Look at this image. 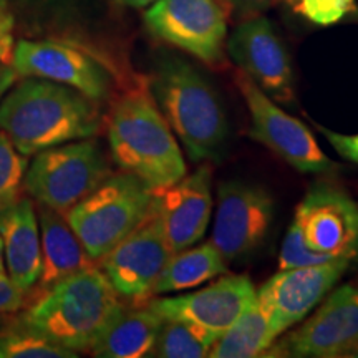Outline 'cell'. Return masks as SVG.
Instances as JSON below:
<instances>
[{
    "instance_id": "obj_1",
    "label": "cell",
    "mask_w": 358,
    "mask_h": 358,
    "mask_svg": "<svg viewBox=\"0 0 358 358\" xmlns=\"http://www.w3.org/2000/svg\"><path fill=\"white\" fill-rule=\"evenodd\" d=\"M0 129L24 156L64 143L95 136L100 115L75 88L43 78H29L3 95Z\"/></svg>"
},
{
    "instance_id": "obj_2",
    "label": "cell",
    "mask_w": 358,
    "mask_h": 358,
    "mask_svg": "<svg viewBox=\"0 0 358 358\" xmlns=\"http://www.w3.org/2000/svg\"><path fill=\"white\" fill-rule=\"evenodd\" d=\"M42 292L22 315L20 325L75 353L90 350L123 308L108 277L95 266Z\"/></svg>"
},
{
    "instance_id": "obj_3",
    "label": "cell",
    "mask_w": 358,
    "mask_h": 358,
    "mask_svg": "<svg viewBox=\"0 0 358 358\" xmlns=\"http://www.w3.org/2000/svg\"><path fill=\"white\" fill-rule=\"evenodd\" d=\"M153 96L169 128L196 163L222 155L229 124L211 83L176 55L163 57L155 71Z\"/></svg>"
},
{
    "instance_id": "obj_4",
    "label": "cell",
    "mask_w": 358,
    "mask_h": 358,
    "mask_svg": "<svg viewBox=\"0 0 358 358\" xmlns=\"http://www.w3.org/2000/svg\"><path fill=\"white\" fill-rule=\"evenodd\" d=\"M111 156L122 171L161 191L186 176V161L151 96L131 92L116 101L108 123Z\"/></svg>"
},
{
    "instance_id": "obj_5",
    "label": "cell",
    "mask_w": 358,
    "mask_h": 358,
    "mask_svg": "<svg viewBox=\"0 0 358 358\" xmlns=\"http://www.w3.org/2000/svg\"><path fill=\"white\" fill-rule=\"evenodd\" d=\"M156 191L129 173L110 174L64 213L93 261H101L155 213Z\"/></svg>"
},
{
    "instance_id": "obj_6",
    "label": "cell",
    "mask_w": 358,
    "mask_h": 358,
    "mask_svg": "<svg viewBox=\"0 0 358 358\" xmlns=\"http://www.w3.org/2000/svg\"><path fill=\"white\" fill-rule=\"evenodd\" d=\"M111 174L95 141H69L37 153L24 178L25 189L58 213L87 198Z\"/></svg>"
},
{
    "instance_id": "obj_7",
    "label": "cell",
    "mask_w": 358,
    "mask_h": 358,
    "mask_svg": "<svg viewBox=\"0 0 358 358\" xmlns=\"http://www.w3.org/2000/svg\"><path fill=\"white\" fill-rule=\"evenodd\" d=\"M236 85L250 115V136L301 173L322 174L337 164L327 156L306 124L285 113L271 96L239 70Z\"/></svg>"
},
{
    "instance_id": "obj_8",
    "label": "cell",
    "mask_w": 358,
    "mask_h": 358,
    "mask_svg": "<svg viewBox=\"0 0 358 358\" xmlns=\"http://www.w3.org/2000/svg\"><path fill=\"white\" fill-rule=\"evenodd\" d=\"M274 221V199L262 186L244 181L222 182L211 244L224 261L237 262L261 248Z\"/></svg>"
},
{
    "instance_id": "obj_9",
    "label": "cell",
    "mask_w": 358,
    "mask_h": 358,
    "mask_svg": "<svg viewBox=\"0 0 358 358\" xmlns=\"http://www.w3.org/2000/svg\"><path fill=\"white\" fill-rule=\"evenodd\" d=\"M150 32L204 64L224 58L226 13L217 0H156L145 13Z\"/></svg>"
},
{
    "instance_id": "obj_10",
    "label": "cell",
    "mask_w": 358,
    "mask_h": 358,
    "mask_svg": "<svg viewBox=\"0 0 358 358\" xmlns=\"http://www.w3.org/2000/svg\"><path fill=\"white\" fill-rule=\"evenodd\" d=\"M358 348V282L334 290L310 319L279 345L274 355L334 358Z\"/></svg>"
},
{
    "instance_id": "obj_11",
    "label": "cell",
    "mask_w": 358,
    "mask_h": 358,
    "mask_svg": "<svg viewBox=\"0 0 358 358\" xmlns=\"http://www.w3.org/2000/svg\"><path fill=\"white\" fill-rule=\"evenodd\" d=\"M294 224L313 252L358 259V206L337 187L319 185L308 189L295 209Z\"/></svg>"
},
{
    "instance_id": "obj_12",
    "label": "cell",
    "mask_w": 358,
    "mask_h": 358,
    "mask_svg": "<svg viewBox=\"0 0 358 358\" xmlns=\"http://www.w3.org/2000/svg\"><path fill=\"white\" fill-rule=\"evenodd\" d=\"M173 256L155 213L101 259V268L120 297L140 303L153 295Z\"/></svg>"
},
{
    "instance_id": "obj_13",
    "label": "cell",
    "mask_w": 358,
    "mask_h": 358,
    "mask_svg": "<svg viewBox=\"0 0 358 358\" xmlns=\"http://www.w3.org/2000/svg\"><path fill=\"white\" fill-rule=\"evenodd\" d=\"M355 259L338 257L325 264L282 268L257 290V297L271 313L277 337L297 325L334 289Z\"/></svg>"
},
{
    "instance_id": "obj_14",
    "label": "cell",
    "mask_w": 358,
    "mask_h": 358,
    "mask_svg": "<svg viewBox=\"0 0 358 358\" xmlns=\"http://www.w3.org/2000/svg\"><path fill=\"white\" fill-rule=\"evenodd\" d=\"M227 50L234 64L266 95L284 105H294V77L289 53L264 17L245 19L232 32Z\"/></svg>"
},
{
    "instance_id": "obj_15",
    "label": "cell",
    "mask_w": 358,
    "mask_h": 358,
    "mask_svg": "<svg viewBox=\"0 0 358 358\" xmlns=\"http://www.w3.org/2000/svg\"><path fill=\"white\" fill-rule=\"evenodd\" d=\"M12 66L17 75L66 85L93 101H100L110 93L108 71L88 53L66 43L20 40L13 50Z\"/></svg>"
},
{
    "instance_id": "obj_16",
    "label": "cell",
    "mask_w": 358,
    "mask_h": 358,
    "mask_svg": "<svg viewBox=\"0 0 358 358\" xmlns=\"http://www.w3.org/2000/svg\"><path fill=\"white\" fill-rule=\"evenodd\" d=\"M256 295L248 275H224L198 292L155 299L148 306L163 320L186 322L221 335L256 301Z\"/></svg>"
},
{
    "instance_id": "obj_17",
    "label": "cell",
    "mask_w": 358,
    "mask_h": 358,
    "mask_svg": "<svg viewBox=\"0 0 358 358\" xmlns=\"http://www.w3.org/2000/svg\"><path fill=\"white\" fill-rule=\"evenodd\" d=\"M213 204V173L206 164L174 185L156 191L155 216L173 254L203 239Z\"/></svg>"
},
{
    "instance_id": "obj_18",
    "label": "cell",
    "mask_w": 358,
    "mask_h": 358,
    "mask_svg": "<svg viewBox=\"0 0 358 358\" xmlns=\"http://www.w3.org/2000/svg\"><path fill=\"white\" fill-rule=\"evenodd\" d=\"M0 239L7 275L24 292L34 289L42 274V241L32 201L19 199L0 213Z\"/></svg>"
},
{
    "instance_id": "obj_19",
    "label": "cell",
    "mask_w": 358,
    "mask_h": 358,
    "mask_svg": "<svg viewBox=\"0 0 358 358\" xmlns=\"http://www.w3.org/2000/svg\"><path fill=\"white\" fill-rule=\"evenodd\" d=\"M40 241H42V274L38 284L45 290L71 274L93 267V261L82 241L62 213L40 206Z\"/></svg>"
},
{
    "instance_id": "obj_20",
    "label": "cell",
    "mask_w": 358,
    "mask_h": 358,
    "mask_svg": "<svg viewBox=\"0 0 358 358\" xmlns=\"http://www.w3.org/2000/svg\"><path fill=\"white\" fill-rule=\"evenodd\" d=\"M163 319L150 306L122 308L90 348L100 358L150 357Z\"/></svg>"
},
{
    "instance_id": "obj_21",
    "label": "cell",
    "mask_w": 358,
    "mask_h": 358,
    "mask_svg": "<svg viewBox=\"0 0 358 358\" xmlns=\"http://www.w3.org/2000/svg\"><path fill=\"white\" fill-rule=\"evenodd\" d=\"M277 334L272 329L271 313L256 295V301L241 313L239 319L213 343L211 358H252L261 357L274 345Z\"/></svg>"
},
{
    "instance_id": "obj_22",
    "label": "cell",
    "mask_w": 358,
    "mask_h": 358,
    "mask_svg": "<svg viewBox=\"0 0 358 358\" xmlns=\"http://www.w3.org/2000/svg\"><path fill=\"white\" fill-rule=\"evenodd\" d=\"M227 262L211 243L173 254L156 282L153 295L192 289L226 274Z\"/></svg>"
},
{
    "instance_id": "obj_23",
    "label": "cell",
    "mask_w": 358,
    "mask_h": 358,
    "mask_svg": "<svg viewBox=\"0 0 358 358\" xmlns=\"http://www.w3.org/2000/svg\"><path fill=\"white\" fill-rule=\"evenodd\" d=\"M219 335L179 320H163L150 357L201 358L208 357Z\"/></svg>"
},
{
    "instance_id": "obj_24",
    "label": "cell",
    "mask_w": 358,
    "mask_h": 358,
    "mask_svg": "<svg viewBox=\"0 0 358 358\" xmlns=\"http://www.w3.org/2000/svg\"><path fill=\"white\" fill-rule=\"evenodd\" d=\"M77 355L27 327L17 325L0 332V358H75Z\"/></svg>"
},
{
    "instance_id": "obj_25",
    "label": "cell",
    "mask_w": 358,
    "mask_h": 358,
    "mask_svg": "<svg viewBox=\"0 0 358 358\" xmlns=\"http://www.w3.org/2000/svg\"><path fill=\"white\" fill-rule=\"evenodd\" d=\"M25 169L24 155L17 151L10 138L0 129V213L20 199Z\"/></svg>"
},
{
    "instance_id": "obj_26",
    "label": "cell",
    "mask_w": 358,
    "mask_h": 358,
    "mask_svg": "<svg viewBox=\"0 0 358 358\" xmlns=\"http://www.w3.org/2000/svg\"><path fill=\"white\" fill-rule=\"evenodd\" d=\"M294 10L315 25L338 24L357 10L355 0H299Z\"/></svg>"
},
{
    "instance_id": "obj_27",
    "label": "cell",
    "mask_w": 358,
    "mask_h": 358,
    "mask_svg": "<svg viewBox=\"0 0 358 358\" xmlns=\"http://www.w3.org/2000/svg\"><path fill=\"white\" fill-rule=\"evenodd\" d=\"M329 261H334V259L324 256V254L313 252V250L306 248V244L302 243L301 232H299L297 226L292 222L279 254V271L292 267L317 266V264H325Z\"/></svg>"
},
{
    "instance_id": "obj_28",
    "label": "cell",
    "mask_w": 358,
    "mask_h": 358,
    "mask_svg": "<svg viewBox=\"0 0 358 358\" xmlns=\"http://www.w3.org/2000/svg\"><path fill=\"white\" fill-rule=\"evenodd\" d=\"M13 20L12 12L8 10L7 3L0 0V64L12 65L13 60Z\"/></svg>"
},
{
    "instance_id": "obj_29",
    "label": "cell",
    "mask_w": 358,
    "mask_h": 358,
    "mask_svg": "<svg viewBox=\"0 0 358 358\" xmlns=\"http://www.w3.org/2000/svg\"><path fill=\"white\" fill-rule=\"evenodd\" d=\"M319 131L324 134L325 140L332 145V148L340 156L350 159L352 163L358 164V133L357 134H342L335 133L332 129L317 124Z\"/></svg>"
},
{
    "instance_id": "obj_30",
    "label": "cell",
    "mask_w": 358,
    "mask_h": 358,
    "mask_svg": "<svg viewBox=\"0 0 358 358\" xmlns=\"http://www.w3.org/2000/svg\"><path fill=\"white\" fill-rule=\"evenodd\" d=\"M24 290L17 287L6 272L0 274V315L19 310L24 306Z\"/></svg>"
},
{
    "instance_id": "obj_31",
    "label": "cell",
    "mask_w": 358,
    "mask_h": 358,
    "mask_svg": "<svg viewBox=\"0 0 358 358\" xmlns=\"http://www.w3.org/2000/svg\"><path fill=\"white\" fill-rule=\"evenodd\" d=\"M222 2L236 15L243 17V19H250V17H256L257 13L271 7L275 0H222Z\"/></svg>"
},
{
    "instance_id": "obj_32",
    "label": "cell",
    "mask_w": 358,
    "mask_h": 358,
    "mask_svg": "<svg viewBox=\"0 0 358 358\" xmlns=\"http://www.w3.org/2000/svg\"><path fill=\"white\" fill-rule=\"evenodd\" d=\"M17 71L12 65L0 64V100H2L3 95L8 92V88L12 87V83L15 82Z\"/></svg>"
},
{
    "instance_id": "obj_33",
    "label": "cell",
    "mask_w": 358,
    "mask_h": 358,
    "mask_svg": "<svg viewBox=\"0 0 358 358\" xmlns=\"http://www.w3.org/2000/svg\"><path fill=\"white\" fill-rule=\"evenodd\" d=\"M116 3L124 7H133V8H141V7H148L151 3H155L156 0H115Z\"/></svg>"
},
{
    "instance_id": "obj_34",
    "label": "cell",
    "mask_w": 358,
    "mask_h": 358,
    "mask_svg": "<svg viewBox=\"0 0 358 358\" xmlns=\"http://www.w3.org/2000/svg\"><path fill=\"white\" fill-rule=\"evenodd\" d=\"M6 272V261H3V245H2V239H0V274Z\"/></svg>"
},
{
    "instance_id": "obj_35",
    "label": "cell",
    "mask_w": 358,
    "mask_h": 358,
    "mask_svg": "<svg viewBox=\"0 0 358 358\" xmlns=\"http://www.w3.org/2000/svg\"><path fill=\"white\" fill-rule=\"evenodd\" d=\"M284 2L287 3V6H289L290 8H294L295 6H297V2H299V0H284Z\"/></svg>"
},
{
    "instance_id": "obj_36",
    "label": "cell",
    "mask_w": 358,
    "mask_h": 358,
    "mask_svg": "<svg viewBox=\"0 0 358 358\" xmlns=\"http://www.w3.org/2000/svg\"><path fill=\"white\" fill-rule=\"evenodd\" d=\"M353 355H355V357H358V348H357V350H355V352H353Z\"/></svg>"
}]
</instances>
